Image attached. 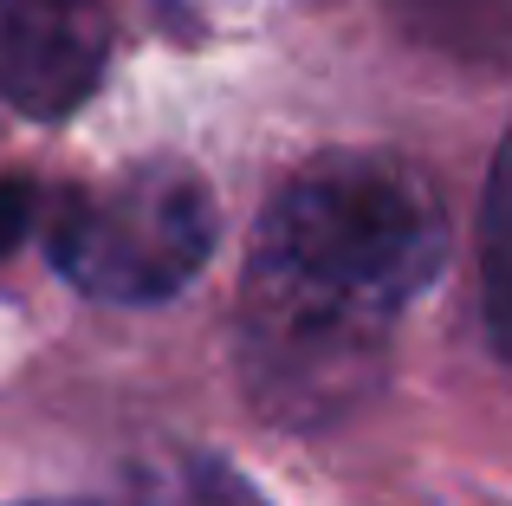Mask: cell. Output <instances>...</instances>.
<instances>
[{
    "mask_svg": "<svg viewBox=\"0 0 512 506\" xmlns=\"http://www.w3.org/2000/svg\"><path fill=\"white\" fill-rule=\"evenodd\" d=\"M448 208L396 156H325L279 189L240 292V383L260 416L325 429L376 390L389 325L435 286Z\"/></svg>",
    "mask_w": 512,
    "mask_h": 506,
    "instance_id": "obj_1",
    "label": "cell"
},
{
    "mask_svg": "<svg viewBox=\"0 0 512 506\" xmlns=\"http://www.w3.org/2000/svg\"><path fill=\"white\" fill-rule=\"evenodd\" d=\"M221 208L182 163H137L104 189H65L46 215V253L78 292L163 305L208 266Z\"/></svg>",
    "mask_w": 512,
    "mask_h": 506,
    "instance_id": "obj_2",
    "label": "cell"
},
{
    "mask_svg": "<svg viewBox=\"0 0 512 506\" xmlns=\"http://www.w3.org/2000/svg\"><path fill=\"white\" fill-rule=\"evenodd\" d=\"M111 65L104 0H0V98L20 117H72Z\"/></svg>",
    "mask_w": 512,
    "mask_h": 506,
    "instance_id": "obj_3",
    "label": "cell"
},
{
    "mask_svg": "<svg viewBox=\"0 0 512 506\" xmlns=\"http://www.w3.org/2000/svg\"><path fill=\"white\" fill-rule=\"evenodd\" d=\"M111 506H260L253 487H240L227 468H214V461H182V468H156L143 474L137 494L111 500Z\"/></svg>",
    "mask_w": 512,
    "mask_h": 506,
    "instance_id": "obj_4",
    "label": "cell"
},
{
    "mask_svg": "<svg viewBox=\"0 0 512 506\" xmlns=\"http://www.w3.org/2000/svg\"><path fill=\"white\" fill-rule=\"evenodd\" d=\"M480 273H487V331H493V351H506V163H493L487 182V215H480Z\"/></svg>",
    "mask_w": 512,
    "mask_h": 506,
    "instance_id": "obj_5",
    "label": "cell"
},
{
    "mask_svg": "<svg viewBox=\"0 0 512 506\" xmlns=\"http://www.w3.org/2000/svg\"><path fill=\"white\" fill-rule=\"evenodd\" d=\"M33 221H39V189L26 176H7L0 182V260L33 234Z\"/></svg>",
    "mask_w": 512,
    "mask_h": 506,
    "instance_id": "obj_6",
    "label": "cell"
}]
</instances>
